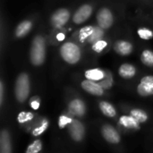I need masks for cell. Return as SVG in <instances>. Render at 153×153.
<instances>
[{
	"mask_svg": "<svg viewBox=\"0 0 153 153\" xmlns=\"http://www.w3.org/2000/svg\"><path fill=\"white\" fill-rule=\"evenodd\" d=\"M124 111L132 117H134L137 121H139L142 125L146 124L150 119L149 113L140 108L137 107H130V106H124Z\"/></svg>",
	"mask_w": 153,
	"mask_h": 153,
	"instance_id": "cell-20",
	"label": "cell"
},
{
	"mask_svg": "<svg viewBox=\"0 0 153 153\" xmlns=\"http://www.w3.org/2000/svg\"><path fill=\"white\" fill-rule=\"evenodd\" d=\"M99 3L96 0L86 1L81 4L74 12L71 19V24L74 26H82L91 19L98 8Z\"/></svg>",
	"mask_w": 153,
	"mask_h": 153,
	"instance_id": "cell-5",
	"label": "cell"
},
{
	"mask_svg": "<svg viewBox=\"0 0 153 153\" xmlns=\"http://www.w3.org/2000/svg\"><path fill=\"white\" fill-rule=\"evenodd\" d=\"M136 93L142 98L153 96V75L147 74L141 78L135 88Z\"/></svg>",
	"mask_w": 153,
	"mask_h": 153,
	"instance_id": "cell-15",
	"label": "cell"
},
{
	"mask_svg": "<svg viewBox=\"0 0 153 153\" xmlns=\"http://www.w3.org/2000/svg\"><path fill=\"white\" fill-rule=\"evenodd\" d=\"M43 150V143L41 139L37 138L31 142L26 148L25 153H39Z\"/></svg>",
	"mask_w": 153,
	"mask_h": 153,
	"instance_id": "cell-28",
	"label": "cell"
},
{
	"mask_svg": "<svg viewBox=\"0 0 153 153\" xmlns=\"http://www.w3.org/2000/svg\"><path fill=\"white\" fill-rule=\"evenodd\" d=\"M82 47L71 38L59 46V56L69 65L79 64L82 58Z\"/></svg>",
	"mask_w": 153,
	"mask_h": 153,
	"instance_id": "cell-2",
	"label": "cell"
},
{
	"mask_svg": "<svg viewBox=\"0 0 153 153\" xmlns=\"http://www.w3.org/2000/svg\"><path fill=\"white\" fill-rule=\"evenodd\" d=\"M113 51L120 56H128L134 53V45L127 39H117L112 44Z\"/></svg>",
	"mask_w": 153,
	"mask_h": 153,
	"instance_id": "cell-14",
	"label": "cell"
},
{
	"mask_svg": "<svg viewBox=\"0 0 153 153\" xmlns=\"http://www.w3.org/2000/svg\"><path fill=\"white\" fill-rule=\"evenodd\" d=\"M13 93L16 101L19 104H24L30 99V77L27 72L20 73L14 82Z\"/></svg>",
	"mask_w": 153,
	"mask_h": 153,
	"instance_id": "cell-4",
	"label": "cell"
},
{
	"mask_svg": "<svg viewBox=\"0 0 153 153\" xmlns=\"http://www.w3.org/2000/svg\"><path fill=\"white\" fill-rule=\"evenodd\" d=\"M98 107L100 111L108 118H117V110L116 107L108 100H99Z\"/></svg>",
	"mask_w": 153,
	"mask_h": 153,
	"instance_id": "cell-24",
	"label": "cell"
},
{
	"mask_svg": "<svg viewBox=\"0 0 153 153\" xmlns=\"http://www.w3.org/2000/svg\"><path fill=\"white\" fill-rule=\"evenodd\" d=\"M141 63L148 67L153 69V50L151 48H143L140 53Z\"/></svg>",
	"mask_w": 153,
	"mask_h": 153,
	"instance_id": "cell-27",
	"label": "cell"
},
{
	"mask_svg": "<svg viewBox=\"0 0 153 153\" xmlns=\"http://www.w3.org/2000/svg\"><path fill=\"white\" fill-rule=\"evenodd\" d=\"M96 26H97L96 22L83 25V26H79V29L74 31L73 34L71 35V39L75 40L77 43H79L82 48H88L89 41L95 31Z\"/></svg>",
	"mask_w": 153,
	"mask_h": 153,
	"instance_id": "cell-9",
	"label": "cell"
},
{
	"mask_svg": "<svg viewBox=\"0 0 153 153\" xmlns=\"http://www.w3.org/2000/svg\"><path fill=\"white\" fill-rule=\"evenodd\" d=\"M137 37L143 41L153 40V29L147 25H140L136 29Z\"/></svg>",
	"mask_w": 153,
	"mask_h": 153,
	"instance_id": "cell-25",
	"label": "cell"
},
{
	"mask_svg": "<svg viewBox=\"0 0 153 153\" xmlns=\"http://www.w3.org/2000/svg\"><path fill=\"white\" fill-rule=\"evenodd\" d=\"M0 39H1V43H0V46H1V55L3 56L4 55V16L3 14L1 15V36H0Z\"/></svg>",
	"mask_w": 153,
	"mask_h": 153,
	"instance_id": "cell-32",
	"label": "cell"
},
{
	"mask_svg": "<svg viewBox=\"0 0 153 153\" xmlns=\"http://www.w3.org/2000/svg\"><path fill=\"white\" fill-rule=\"evenodd\" d=\"M48 44V34L39 32L33 37L29 49V60L32 66L40 67L44 65L47 57Z\"/></svg>",
	"mask_w": 153,
	"mask_h": 153,
	"instance_id": "cell-1",
	"label": "cell"
},
{
	"mask_svg": "<svg viewBox=\"0 0 153 153\" xmlns=\"http://www.w3.org/2000/svg\"><path fill=\"white\" fill-rule=\"evenodd\" d=\"M13 151V142L10 131L8 128L4 127L0 132V152L12 153Z\"/></svg>",
	"mask_w": 153,
	"mask_h": 153,
	"instance_id": "cell-23",
	"label": "cell"
},
{
	"mask_svg": "<svg viewBox=\"0 0 153 153\" xmlns=\"http://www.w3.org/2000/svg\"><path fill=\"white\" fill-rule=\"evenodd\" d=\"M68 112L75 118L82 119L87 115V105L83 99L72 91L66 99V108Z\"/></svg>",
	"mask_w": 153,
	"mask_h": 153,
	"instance_id": "cell-6",
	"label": "cell"
},
{
	"mask_svg": "<svg viewBox=\"0 0 153 153\" xmlns=\"http://www.w3.org/2000/svg\"><path fill=\"white\" fill-rule=\"evenodd\" d=\"M37 17L30 16L22 20L14 28L13 32V39H24L33 29Z\"/></svg>",
	"mask_w": 153,
	"mask_h": 153,
	"instance_id": "cell-12",
	"label": "cell"
},
{
	"mask_svg": "<svg viewBox=\"0 0 153 153\" xmlns=\"http://www.w3.org/2000/svg\"><path fill=\"white\" fill-rule=\"evenodd\" d=\"M5 102V84L3 78L0 79V108L3 110Z\"/></svg>",
	"mask_w": 153,
	"mask_h": 153,
	"instance_id": "cell-31",
	"label": "cell"
},
{
	"mask_svg": "<svg viewBox=\"0 0 153 153\" xmlns=\"http://www.w3.org/2000/svg\"><path fill=\"white\" fill-rule=\"evenodd\" d=\"M117 9L108 4H102L97 8L95 14V22L106 30H109L115 26L118 14Z\"/></svg>",
	"mask_w": 153,
	"mask_h": 153,
	"instance_id": "cell-3",
	"label": "cell"
},
{
	"mask_svg": "<svg viewBox=\"0 0 153 153\" xmlns=\"http://www.w3.org/2000/svg\"><path fill=\"white\" fill-rule=\"evenodd\" d=\"M130 1H133L135 4H139L142 5L153 6V0H130Z\"/></svg>",
	"mask_w": 153,
	"mask_h": 153,
	"instance_id": "cell-33",
	"label": "cell"
},
{
	"mask_svg": "<svg viewBox=\"0 0 153 153\" xmlns=\"http://www.w3.org/2000/svg\"><path fill=\"white\" fill-rule=\"evenodd\" d=\"M67 39V29L65 27L50 29L48 34V44L52 46H60Z\"/></svg>",
	"mask_w": 153,
	"mask_h": 153,
	"instance_id": "cell-17",
	"label": "cell"
},
{
	"mask_svg": "<svg viewBox=\"0 0 153 153\" xmlns=\"http://www.w3.org/2000/svg\"><path fill=\"white\" fill-rule=\"evenodd\" d=\"M39 117V116L32 111H21L18 116H17V122L20 125V126H22V128H24L25 131H29V129L30 128V126L34 124V122L37 120V118Z\"/></svg>",
	"mask_w": 153,
	"mask_h": 153,
	"instance_id": "cell-19",
	"label": "cell"
},
{
	"mask_svg": "<svg viewBox=\"0 0 153 153\" xmlns=\"http://www.w3.org/2000/svg\"><path fill=\"white\" fill-rule=\"evenodd\" d=\"M49 126H50V121L48 117L39 116L37 120L29 129L28 133H30L33 137L39 138L44 133L47 132V130L49 128Z\"/></svg>",
	"mask_w": 153,
	"mask_h": 153,
	"instance_id": "cell-16",
	"label": "cell"
},
{
	"mask_svg": "<svg viewBox=\"0 0 153 153\" xmlns=\"http://www.w3.org/2000/svg\"><path fill=\"white\" fill-rule=\"evenodd\" d=\"M114 83H115V82H114V77H113V74H111L110 71H109L108 74L107 75V77H106L104 80H102L101 82H100V84L107 91H109V90H111V89L113 88Z\"/></svg>",
	"mask_w": 153,
	"mask_h": 153,
	"instance_id": "cell-29",
	"label": "cell"
},
{
	"mask_svg": "<svg viewBox=\"0 0 153 153\" xmlns=\"http://www.w3.org/2000/svg\"><path fill=\"white\" fill-rule=\"evenodd\" d=\"M112 44H113L112 40L110 39V38H108L107 36V37L100 39L95 41L94 43H92L89 47V48L91 53L100 56V55H103V54L107 53L108 51H109V49L112 48Z\"/></svg>",
	"mask_w": 153,
	"mask_h": 153,
	"instance_id": "cell-18",
	"label": "cell"
},
{
	"mask_svg": "<svg viewBox=\"0 0 153 153\" xmlns=\"http://www.w3.org/2000/svg\"><path fill=\"white\" fill-rule=\"evenodd\" d=\"M29 106L30 108V109H32L33 111H37L39 109L40 106H41V100L38 95L32 96L29 99Z\"/></svg>",
	"mask_w": 153,
	"mask_h": 153,
	"instance_id": "cell-30",
	"label": "cell"
},
{
	"mask_svg": "<svg viewBox=\"0 0 153 153\" xmlns=\"http://www.w3.org/2000/svg\"><path fill=\"white\" fill-rule=\"evenodd\" d=\"M108 73H109L108 70H106V69H103L100 67H91V68H89L84 71L83 76H84V78H86L88 80H91V81L100 82L107 77Z\"/></svg>",
	"mask_w": 153,
	"mask_h": 153,
	"instance_id": "cell-22",
	"label": "cell"
},
{
	"mask_svg": "<svg viewBox=\"0 0 153 153\" xmlns=\"http://www.w3.org/2000/svg\"><path fill=\"white\" fill-rule=\"evenodd\" d=\"M67 134L70 139L76 143H80L84 141L86 136L85 125L79 118H74V121L66 128Z\"/></svg>",
	"mask_w": 153,
	"mask_h": 153,
	"instance_id": "cell-11",
	"label": "cell"
},
{
	"mask_svg": "<svg viewBox=\"0 0 153 153\" xmlns=\"http://www.w3.org/2000/svg\"><path fill=\"white\" fill-rule=\"evenodd\" d=\"M80 86L82 91H84L86 93L97 97V98H102L106 97L108 95L107 91L100 84V82L88 80L86 78L81 80L80 82Z\"/></svg>",
	"mask_w": 153,
	"mask_h": 153,
	"instance_id": "cell-13",
	"label": "cell"
},
{
	"mask_svg": "<svg viewBox=\"0 0 153 153\" xmlns=\"http://www.w3.org/2000/svg\"><path fill=\"white\" fill-rule=\"evenodd\" d=\"M117 127L121 132L125 133H134L138 132L142 128V124L137 121L131 115L125 113L117 118Z\"/></svg>",
	"mask_w": 153,
	"mask_h": 153,
	"instance_id": "cell-10",
	"label": "cell"
},
{
	"mask_svg": "<svg viewBox=\"0 0 153 153\" xmlns=\"http://www.w3.org/2000/svg\"><path fill=\"white\" fill-rule=\"evenodd\" d=\"M75 117H73L69 112L68 110L65 108L58 117V121H57V126H58V128L63 130V129H66L68 127V126L74 121Z\"/></svg>",
	"mask_w": 153,
	"mask_h": 153,
	"instance_id": "cell-26",
	"label": "cell"
},
{
	"mask_svg": "<svg viewBox=\"0 0 153 153\" xmlns=\"http://www.w3.org/2000/svg\"><path fill=\"white\" fill-rule=\"evenodd\" d=\"M73 12L68 7H59L54 10L48 18V25L50 29L66 27L71 22Z\"/></svg>",
	"mask_w": 153,
	"mask_h": 153,
	"instance_id": "cell-7",
	"label": "cell"
},
{
	"mask_svg": "<svg viewBox=\"0 0 153 153\" xmlns=\"http://www.w3.org/2000/svg\"><path fill=\"white\" fill-rule=\"evenodd\" d=\"M100 132L101 137L107 143L113 146H117L121 144L122 135L121 131L118 129V127H116L110 123H104L100 126Z\"/></svg>",
	"mask_w": 153,
	"mask_h": 153,
	"instance_id": "cell-8",
	"label": "cell"
},
{
	"mask_svg": "<svg viewBox=\"0 0 153 153\" xmlns=\"http://www.w3.org/2000/svg\"><path fill=\"white\" fill-rule=\"evenodd\" d=\"M117 74L124 80H131L138 74V69L131 63H123L118 66Z\"/></svg>",
	"mask_w": 153,
	"mask_h": 153,
	"instance_id": "cell-21",
	"label": "cell"
}]
</instances>
